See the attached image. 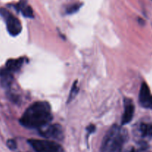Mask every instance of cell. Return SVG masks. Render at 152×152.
<instances>
[{"label": "cell", "mask_w": 152, "mask_h": 152, "mask_svg": "<svg viewBox=\"0 0 152 152\" xmlns=\"http://www.w3.org/2000/svg\"><path fill=\"white\" fill-rule=\"evenodd\" d=\"M128 137L127 131L117 125L108 130L102 140L101 152H121Z\"/></svg>", "instance_id": "2"}, {"label": "cell", "mask_w": 152, "mask_h": 152, "mask_svg": "<svg viewBox=\"0 0 152 152\" xmlns=\"http://www.w3.org/2000/svg\"><path fill=\"white\" fill-rule=\"evenodd\" d=\"M16 9L22 12V15L25 17L33 18L34 17V12L31 6L28 5L26 0H21L16 6Z\"/></svg>", "instance_id": "8"}, {"label": "cell", "mask_w": 152, "mask_h": 152, "mask_svg": "<svg viewBox=\"0 0 152 152\" xmlns=\"http://www.w3.org/2000/svg\"><path fill=\"white\" fill-rule=\"evenodd\" d=\"M0 16L4 19L9 34L13 37L19 35L22 31V24L20 21L5 8H0Z\"/></svg>", "instance_id": "4"}, {"label": "cell", "mask_w": 152, "mask_h": 152, "mask_svg": "<svg viewBox=\"0 0 152 152\" xmlns=\"http://www.w3.org/2000/svg\"><path fill=\"white\" fill-rule=\"evenodd\" d=\"M50 106L47 102H37L31 105L21 117L19 123L30 129H40L52 120Z\"/></svg>", "instance_id": "1"}, {"label": "cell", "mask_w": 152, "mask_h": 152, "mask_svg": "<svg viewBox=\"0 0 152 152\" xmlns=\"http://www.w3.org/2000/svg\"><path fill=\"white\" fill-rule=\"evenodd\" d=\"M77 92H78V87H77V81H76L74 83V86H73L72 88H71V92H70L69 97H68V101H71L74 99V96L77 94Z\"/></svg>", "instance_id": "13"}, {"label": "cell", "mask_w": 152, "mask_h": 152, "mask_svg": "<svg viewBox=\"0 0 152 152\" xmlns=\"http://www.w3.org/2000/svg\"><path fill=\"white\" fill-rule=\"evenodd\" d=\"M87 130L89 134L93 133V132L95 131V126H94V125H90V126L87 128Z\"/></svg>", "instance_id": "15"}, {"label": "cell", "mask_w": 152, "mask_h": 152, "mask_svg": "<svg viewBox=\"0 0 152 152\" xmlns=\"http://www.w3.org/2000/svg\"><path fill=\"white\" fill-rule=\"evenodd\" d=\"M139 101L142 107L152 109V95L151 94V91L148 85L145 83H143L141 86Z\"/></svg>", "instance_id": "6"}, {"label": "cell", "mask_w": 152, "mask_h": 152, "mask_svg": "<svg viewBox=\"0 0 152 152\" xmlns=\"http://www.w3.org/2000/svg\"><path fill=\"white\" fill-rule=\"evenodd\" d=\"M28 142L36 152H64L62 145L53 141L31 139Z\"/></svg>", "instance_id": "3"}, {"label": "cell", "mask_w": 152, "mask_h": 152, "mask_svg": "<svg viewBox=\"0 0 152 152\" xmlns=\"http://www.w3.org/2000/svg\"><path fill=\"white\" fill-rule=\"evenodd\" d=\"M134 114V106L132 102H129L126 104L125 106V111L122 117V125H126L130 123L132 120Z\"/></svg>", "instance_id": "7"}, {"label": "cell", "mask_w": 152, "mask_h": 152, "mask_svg": "<svg viewBox=\"0 0 152 152\" xmlns=\"http://www.w3.org/2000/svg\"><path fill=\"white\" fill-rule=\"evenodd\" d=\"M139 132L142 138L151 139L152 137V123H142L140 126Z\"/></svg>", "instance_id": "10"}, {"label": "cell", "mask_w": 152, "mask_h": 152, "mask_svg": "<svg viewBox=\"0 0 152 152\" xmlns=\"http://www.w3.org/2000/svg\"><path fill=\"white\" fill-rule=\"evenodd\" d=\"M23 62V58H19V59H10L9 60H7V62H6L5 68L11 73L16 72V71L20 69Z\"/></svg>", "instance_id": "9"}, {"label": "cell", "mask_w": 152, "mask_h": 152, "mask_svg": "<svg viewBox=\"0 0 152 152\" xmlns=\"http://www.w3.org/2000/svg\"><path fill=\"white\" fill-rule=\"evenodd\" d=\"M39 134L48 139L62 140L64 137L62 128L59 124H53L45 126L39 129Z\"/></svg>", "instance_id": "5"}, {"label": "cell", "mask_w": 152, "mask_h": 152, "mask_svg": "<svg viewBox=\"0 0 152 152\" xmlns=\"http://www.w3.org/2000/svg\"><path fill=\"white\" fill-rule=\"evenodd\" d=\"M0 79H1V83L3 86H10L12 80H13L12 73L10 72L6 68L1 69L0 70Z\"/></svg>", "instance_id": "11"}, {"label": "cell", "mask_w": 152, "mask_h": 152, "mask_svg": "<svg viewBox=\"0 0 152 152\" xmlns=\"http://www.w3.org/2000/svg\"><path fill=\"white\" fill-rule=\"evenodd\" d=\"M81 7V4H74L70 5L69 7H67L66 12L68 14H72V13H76L77 11H78L79 9Z\"/></svg>", "instance_id": "12"}, {"label": "cell", "mask_w": 152, "mask_h": 152, "mask_svg": "<svg viewBox=\"0 0 152 152\" xmlns=\"http://www.w3.org/2000/svg\"><path fill=\"white\" fill-rule=\"evenodd\" d=\"M7 145L8 148L11 150H15L16 148V142L13 140H9L7 142Z\"/></svg>", "instance_id": "14"}]
</instances>
